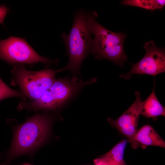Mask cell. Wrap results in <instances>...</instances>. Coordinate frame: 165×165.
<instances>
[{"label":"cell","mask_w":165,"mask_h":165,"mask_svg":"<svg viewBox=\"0 0 165 165\" xmlns=\"http://www.w3.org/2000/svg\"><path fill=\"white\" fill-rule=\"evenodd\" d=\"M51 121L49 116L37 113L17 127L10 148L2 157L1 165H9L18 156L32 154L46 140Z\"/></svg>","instance_id":"1"},{"label":"cell","mask_w":165,"mask_h":165,"mask_svg":"<svg viewBox=\"0 0 165 165\" xmlns=\"http://www.w3.org/2000/svg\"><path fill=\"white\" fill-rule=\"evenodd\" d=\"M86 15L89 28L94 36L91 53L96 59H107L123 67L127 58L123 47L126 34L114 32L104 27L96 20L97 14L94 11Z\"/></svg>","instance_id":"2"},{"label":"cell","mask_w":165,"mask_h":165,"mask_svg":"<svg viewBox=\"0 0 165 165\" xmlns=\"http://www.w3.org/2000/svg\"><path fill=\"white\" fill-rule=\"evenodd\" d=\"M86 13L82 10L78 11L70 33L62 34L69 61L64 67L57 70L58 73L69 70L74 76L79 74L82 61L91 53L93 38L88 27Z\"/></svg>","instance_id":"3"},{"label":"cell","mask_w":165,"mask_h":165,"mask_svg":"<svg viewBox=\"0 0 165 165\" xmlns=\"http://www.w3.org/2000/svg\"><path fill=\"white\" fill-rule=\"evenodd\" d=\"M92 78L86 81L74 76L56 79L39 98L30 102L20 101L18 109L29 111L54 110L63 105L86 86L96 82Z\"/></svg>","instance_id":"4"},{"label":"cell","mask_w":165,"mask_h":165,"mask_svg":"<svg viewBox=\"0 0 165 165\" xmlns=\"http://www.w3.org/2000/svg\"><path fill=\"white\" fill-rule=\"evenodd\" d=\"M58 73L57 70L50 69L30 71L21 64H15L12 70L13 80L22 93L32 101L40 97L51 86Z\"/></svg>","instance_id":"5"},{"label":"cell","mask_w":165,"mask_h":165,"mask_svg":"<svg viewBox=\"0 0 165 165\" xmlns=\"http://www.w3.org/2000/svg\"><path fill=\"white\" fill-rule=\"evenodd\" d=\"M0 59L16 64L58 62L41 56L24 40L14 37L0 40Z\"/></svg>","instance_id":"6"},{"label":"cell","mask_w":165,"mask_h":165,"mask_svg":"<svg viewBox=\"0 0 165 165\" xmlns=\"http://www.w3.org/2000/svg\"><path fill=\"white\" fill-rule=\"evenodd\" d=\"M144 57L138 62L132 64L130 71L120 75L126 80L131 78L134 74H146L155 76L165 72V53L164 48L158 47L152 40L145 42Z\"/></svg>","instance_id":"7"},{"label":"cell","mask_w":165,"mask_h":165,"mask_svg":"<svg viewBox=\"0 0 165 165\" xmlns=\"http://www.w3.org/2000/svg\"><path fill=\"white\" fill-rule=\"evenodd\" d=\"M135 95V101L121 116L115 120L108 119L113 127L127 138L128 142L134 149L138 148L140 146L135 141V136L137 131L141 101L140 93L136 91Z\"/></svg>","instance_id":"8"},{"label":"cell","mask_w":165,"mask_h":165,"mask_svg":"<svg viewBox=\"0 0 165 165\" xmlns=\"http://www.w3.org/2000/svg\"><path fill=\"white\" fill-rule=\"evenodd\" d=\"M135 141L141 147L155 146L165 148V142L150 125L143 126L137 131L135 136Z\"/></svg>","instance_id":"9"},{"label":"cell","mask_w":165,"mask_h":165,"mask_svg":"<svg viewBox=\"0 0 165 165\" xmlns=\"http://www.w3.org/2000/svg\"><path fill=\"white\" fill-rule=\"evenodd\" d=\"M155 79L152 92L144 101H141L140 115L146 118H156L159 116H165V108L160 103L155 92Z\"/></svg>","instance_id":"10"},{"label":"cell","mask_w":165,"mask_h":165,"mask_svg":"<svg viewBox=\"0 0 165 165\" xmlns=\"http://www.w3.org/2000/svg\"><path fill=\"white\" fill-rule=\"evenodd\" d=\"M128 142L127 139L122 140L99 158L109 165H128L124 159L125 151Z\"/></svg>","instance_id":"11"},{"label":"cell","mask_w":165,"mask_h":165,"mask_svg":"<svg viewBox=\"0 0 165 165\" xmlns=\"http://www.w3.org/2000/svg\"><path fill=\"white\" fill-rule=\"evenodd\" d=\"M122 5L140 7L147 10L161 9L165 5L163 0H124Z\"/></svg>","instance_id":"12"},{"label":"cell","mask_w":165,"mask_h":165,"mask_svg":"<svg viewBox=\"0 0 165 165\" xmlns=\"http://www.w3.org/2000/svg\"><path fill=\"white\" fill-rule=\"evenodd\" d=\"M17 97L24 99L26 96L22 93L13 90L0 78V101L7 98Z\"/></svg>","instance_id":"13"},{"label":"cell","mask_w":165,"mask_h":165,"mask_svg":"<svg viewBox=\"0 0 165 165\" xmlns=\"http://www.w3.org/2000/svg\"><path fill=\"white\" fill-rule=\"evenodd\" d=\"M8 9L4 6H0V23L2 24L8 12Z\"/></svg>","instance_id":"14"},{"label":"cell","mask_w":165,"mask_h":165,"mask_svg":"<svg viewBox=\"0 0 165 165\" xmlns=\"http://www.w3.org/2000/svg\"><path fill=\"white\" fill-rule=\"evenodd\" d=\"M94 165H109L102 161L99 158L94 160Z\"/></svg>","instance_id":"15"},{"label":"cell","mask_w":165,"mask_h":165,"mask_svg":"<svg viewBox=\"0 0 165 165\" xmlns=\"http://www.w3.org/2000/svg\"><path fill=\"white\" fill-rule=\"evenodd\" d=\"M23 165H31L30 164H28V163H26V164H24Z\"/></svg>","instance_id":"16"}]
</instances>
